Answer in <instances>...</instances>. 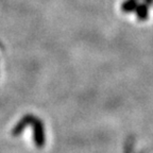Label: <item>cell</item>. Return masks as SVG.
Returning a JSON list of instances; mask_svg holds the SVG:
<instances>
[{
	"label": "cell",
	"mask_w": 153,
	"mask_h": 153,
	"mask_svg": "<svg viewBox=\"0 0 153 153\" xmlns=\"http://www.w3.org/2000/svg\"><path fill=\"white\" fill-rule=\"evenodd\" d=\"M32 127H33V139L37 148H43L45 146V128H44V123L41 119H38L37 117L34 116L33 120L31 122Z\"/></svg>",
	"instance_id": "1"
},
{
	"label": "cell",
	"mask_w": 153,
	"mask_h": 153,
	"mask_svg": "<svg viewBox=\"0 0 153 153\" xmlns=\"http://www.w3.org/2000/svg\"><path fill=\"white\" fill-rule=\"evenodd\" d=\"M33 118H34V116L31 114L25 115L24 117H22V119L19 120V121L15 124V127L13 128V130H12L13 136H17V135H19V134L22 133V132L26 129V127H28L29 124H31Z\"/></svg>",
	"instance_id": "2"
},
{
	"label": "cell",
	"mask_w": 153,
	"mask_h": 153,
	"mask_svg": "<svg viewBox=\"0 0 153 153\" xmlns=\"http://www.w3.org/2000/svg\"><path fill=\"white\" fill-rule=\"evenodd\" d=\"M134 12L136 13L137 18L139 20H147L149 16V5L145 2L140 3V4L137 5Z\"/></svg>",
	"instance_id": "3"
},
{
	"label": "cell",
	"mask_w": 153,
	"mask_h": 153,
	"mask_svg": "<svg viewBox=\"0 0 153 153\" xmlns=\"http://www.w3.org/2000/svg\"><path fill=\"white\" fill-rule=\"evenodd\" d=\"M139 0H126L121 4V11L123 13H131L134 12L136 7L139 4Z\"/></svg>",
	"instance_id": "4"
}]
</instances>
